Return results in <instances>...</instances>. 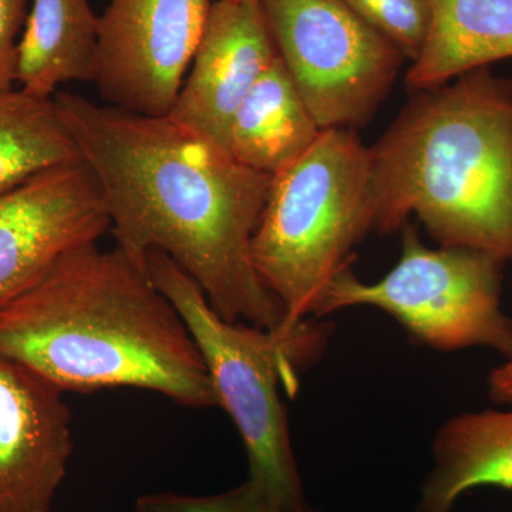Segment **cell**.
Returning <instances> with one entry per match:
<instances>
[{
  "mask_svg": "<svg viewBox=\"0 0 512 512\" xmlns=\"http://www.w3.org/2000/svg\"><path fill=\"white\" fill-rule=\"evenodd\" d=\"M80 158L99 184L116 244L170 256L228 322L276 330L281 305L252 264L251 244L272 177L168 116L53 96Z\"/></svg>",
  "mask_w": 512,
  "mask_h": 512,
  "instance_id": "obj_1",
  "label": "cell"
},
{
  "mask_svg": "<svg viewBox=\"0 0 512 512\" xmlns=\"http://www.w3.org/2000/svg\"><path fill=\"white\" fill-rule=\"evenodd\" d=\"M0 355L63 392L151 390L220 407L194 338L154 284L147 256L99 242L70 249L0 309Z\"/></svg>",
  "mask_w": 512,
  "mask_h": 512,
  "instance_id": "obj_2",
  "label": "cell"
},
{
  "mask_svg": "<svg viewBox=\"0 0 512 512\" xmlns=\"http://www.w3.org/2000/svg\"><path fill=\"white\" fill-rule=\"evenodd\" d=\"M380 235L416 215L439 247L512 262V80L488 67L420 90L369 147Z\"/></svg>",
  "mask_w": 512,
  "mask_h": 512,
  "instance_id": "obj_3",
  "label": "cell"
},
{
  "mask_svg": "<svg viewBox=\"0 0 512 512\" xmlns=\"http://www.w3.org/2000/svg\"><path fill=\"white\" fill-rule=\"evenodd\" d=\"M157 288L183 316L217 393L247 451L248 480L281 512H313L303 491L281 392L295 397L299 375L316 362L329 323L309 319L293 335L228 322L187 272L163 252L147 254Z\"/></svg>",
  "mask_w": 512,
  "mask_h": 512,
  "instance_id": "obj_4",
  "label": "cell"
},
{
  "mask_svg": "<svg viewBox=\"0 0 512 512\" xmlns=\"http://www.w3.org/2000/svg\"><path fill=\"white\" fill-rule=\"evenodd\" d=\"M375 234L370 150L355 130H322L295 164L272 177L252 237V264L293 335L320 308L355 249Z\"/></svg>",
  "mask_w": 512,
  "mask_h": 512,
  "instance_id": "obj_5",
  "label": "cell"
},
{
  "mask_svg": "<svg viewBox=\"0 0 512 512\" xmlns=\"http://www.w3.org/2000/svg\"><path fill=\"white\" fill-rule=\"evenodd\" d=\"M507 261L480 249L430 248L414 225L402 229L399 262L379 281H360L352 269L329 289L319 320L342 309H379L410 340L439 352L485 348L512 356V318L503 309Z\"/></svg>",
  "mask_w": 512,
  "mask_h": 512,
  "instance_id": "obj_6",
  "label": "cell"
},
{
  "mask_svg": "<svg viewBox=\"0 0 512 512\" xmlns=\"http://www.w3.org/2000/svg\"><path fill=\"white\" fill-rule=\"evenodd\" d=\"M269 32L320 130L365 126L406 57L343 0H261Z\"/></svg>",
  "mask_w": 512,
  "mask_h": 512,
  "instance_id": "obj_7",
  "label": "cell"
},
{
  "mask_svg": "<svg viewBox=\"0 0 512 512\" xmlns=\"http://www.w3.org/2000/svg\"><path fill=\"white\" fill-rule=\"evenodd\" d=\"M210 0H110L99 18L100 96L117 109L167 116L207 25Z\"/></svg>",
  "mask_w": 512,
  "mask_h": 512,
  "instance_id": "obj_8",
  "label": "cell"
},
{
  "mask_svg": "<svg viewBox=\"0 0 512 512\" xmlns=\"http://www.w3.org/2000/svg\"><path fill=\"white\" fill-rule=\"evenodd\" d=\"M109 229L99 184L82 158L0 195V309L60 256Z\"/></svg>",
  "mask_w": 512,
  "mask_h": 512,
  "instance_id": "obj_9",
  "label": "cell"
},
{
  "mask_svg": "<svg viewBox=\"0 0 512 512\" xmlns=\"http://www.w3.org/2000/svg\"><path fill=\"white\" fill-rule=\"evenodd\" d=\"M59 386L0 355V512H50L73 453Z\"/></svg>",
  "mask_w": 512,
  "mask_h": 512,
  "instance_id": "obj_10",
  "label": "cell"
},
{
  "mask_svg": "<svg viewBox=\"0 0 512 512\" xmlns=\"http://www.w3.org/2000/svg\"><path fill=\"white\" fill-rule=\"evenodd\" d=\"M276 57L261 2L217 0L167 116L229 151L232 119Z\"/></svg>",
  "mask_w": 512,
  "mask_h": 512,
  "instance_id": "obj_11",
  "label": "cell"
},
{
  "mask_svg": "<svg viewBox=\"0 0 512 512\" xmlns=\"http://www.w3.org/2000/svg\"><path fill=\"white\" fill-rule=\"evenodd\" d=\"M480 487L512 490V409L460 413L437 430L417 510L453 512Z\"/></svg>",
  "mask_w": 512,
  "mask_h": 512,
  "instance_id": "obj_12",
  "label": "cell"
},
{
  "mask_svg": "<svg viewBox=\"0 0 512 512\" xmlns=\"http://www.w3.org/2000/svg\"><path fill=\"white\" fill-rule=\"evenodd\" d=\"M426 43L406 74L414 93L512 57V0H427Z\"/></svg>",
  "mask_w": 512,
  "mask_h": 512,
  "instance_id": "obj_13",
  "label": "cell"
},
{
  "mask_svg": "<svg viewBox=\"0 0 512 512\" xmlns=\"http://www.w3.org/2000/svg\"><path fill=\"white\" fill-rule=\"evenodd\" d=\"M320 133L278 56L235 113L229 153L239 164L275 177L295 164Z\"/></svg>",
  "mask_w": 512,
  "mask_h": 512,
  "instance_id": "obj_14",
  "label": "cell"
},
{
  "mask_svg": "<svg viewBox=\"0 0 512 512\" xmlns=\"http://www.w3.org/2000/svg\"><path fill=\"white\" fill-rule=\"evenodd\" d=\"M99 16L89 0H33L19 40L20 89L53 97L63 84L96 80Z\"/></svg>",
  "mask_w": 512,
  "mask_h": 512,
  "instance_id": "obj_15",
  "label": "cell"
},
{
  "mask_svg": "<svg viewBox=\"0 0 512 512\" xmlns=\"http://www.w3.org/2000/svg\"><path fill=\"white\" fill-rule=\"evenodd\" d=\"M80 160L53 97L0 93V195L35 175Z\"/></svg>",
  "mask_w": 512,
  "mask_h": 512,
  "instance_id": "obj_16",
  "label": "cell"
},
{
  "mask_svg": "<svg viewBox=\"0 0 512 512\" xmlns=\"http://www.w3.org/2000/svg\"><path fill=\"white\" fill-rule=\"evenodd\" d=\"M359 18L402 52L406 59L419 57L430 28L427 0H343Z\"/></svg>",
  "mask_w": 512,
  "mask_h": 512,
  "instance_id": "obj_17",
  "label": "cell"
},
{
  "mask_svg": "<svg viewBox=\"0 0 512 512\" xmlns=\"http://www.w3.org/2000/svg\"><path fill=\"white\" fill-rule=\"evenodd\" d=\"M268 504L251 481L225 493L184 495L151 493L137 498L136 512H264Z\"/></svg>",
  "mask_w": 512,
  "mask_h": 512,
  "instance_id": "obj_18",
  "label": "cell"
},
{
  "mask_svg": "<svg viewBox=\"0 0 512 512\" xmlns=\"http://www.w3.org/2000/svg\"><path fill=\"white\" fill-rule=\"evenodd\" d=\"M29 0H0V93L18 83L19 40L28 18Z\"/></svg>",
  "mask_w": 512,
  "mask_h": 512,
  "instance_id": "obj_19",
  "label": "cell"
},
{
  "mask_svg": "<svg viewBox=\"0 0 512 512\" xmlns=\"http://www.w3.org/2000/svg\"><path fill=\"white\" fill-rule=\"evenodd\" d=\"M487 392L491 402L498 406H512V356L503 365L491 370L487 379Z\"/></svg>",
  "mask_w": 512,
  "mask_h": 512,
  "instance_id": "obj_20",
  "label": "cell"
},
{
  "mask_svg": "<svg viewBox=\"0 0 512 512\" xmlns=\"http://www.w3.org/2000/svg\"><path fill=\"white\" fill-rule=\"evenodd\" d=\"M264 512H281V511H278V510H276V508L271 507V505L266 504Z\"/></svg>",
  "mask_w": 512,
  "mask_h": 512,
  "instance_id": "obj_21",
  "label": "cell"
},
{
  "mask_svg": "<svg viewBox=\"0 0 512 512\" xmlns=\"http://www.w3.org/2000/svg\"><path fill=\"white\" fill-rule=\"evenodd\" d=\"M231 2H261V0H231Z\"/></svg>",
  "mask_w": 512,
  "mask_h": 512,
  "instance_id": "obj_22",
  "label": "cell"
}]
</instances>
